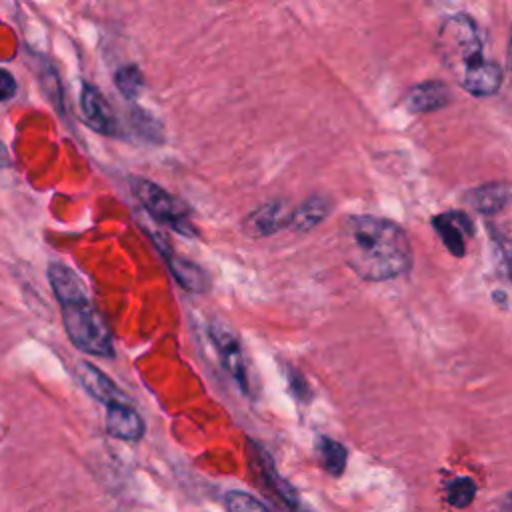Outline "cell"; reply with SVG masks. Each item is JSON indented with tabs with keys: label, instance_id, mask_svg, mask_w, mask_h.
I'll return each mask as SVG.
<instances>
[{
	"label": "cell",
	"instance_id": "cell-9",
	"mask_svg": "<svg viewBox=\"0 0 512 512\" xmlns=\"http://www.w3.org/2000/svg\"><path fill=\"white\" fill-rule=\"evenodd\" d=\"M74 374L78 378V382L82 384V388L98 402H102L104 406L114 404V402H132L122 390L120 386L108 376L104 374L98 366H94L88 360H82L74 366Z\"/></svg>",
	"mask_w": 512,
	"mask_h": 512
},
{
	"label": "cell",
	"instance_id": "cell-15",
	"mask_svg": "<svg viewBox=\"0 0 512 512\" xmlns=\"http://www.w3.org/2000/svg\"><path fill=\"white\" fill-rule=\"evenodd\" d=\"M330 208L332 204L326 196L312 194L296 210H292L290 228H294L296 232H308L326 220V216L330 214Z\"/></svg>",
	"mask_w": 512,
	"mask_h": 512
},
{
	"label": "cell",
	"instance_id": "cell-23",
	"mask_svg": "<svg viewBox=\"0 0 512 512\" xmlns=\"http://www.w3.org/2000/svg\"><path fill=\"white\" fill-rule=\"evenodd\" d=\"M10 164H12V160H10V152H8V148L4 146V142L0 140V170L8 168Z\"/></svg>",
	"mask_w": 512,
	"mask_h": 512
},
{
	"label": "cell",
	"instance_id": "cell-5",
	"mask_svg": "<svg viewBox=\"0 0 512 512\" xmlns=\"http://www.w3.org/2000/svg\"><path fill=\"white\" fill-rule=\"evenodd\" d=\"M248 462L258 478L264 494L280 512H314L302 502L294 486H290L278 472L266 450H262L256 442H248Z\"/></svg>",
	"mask_w": 512,
	"mask_h": 512
},
{
	"label": "cell",
	"instance_id": "cell-11",
	"mask_svg": "<svg viewBox=\"0 0 512 512\" xmlns=\"http://www.w3.org/2000/svg\"><path fill=\"white\" fill-rule=\"evenodd\" d=\"M106 432L112 438L138 442L146 434V424L132 402H114L106 406Z\"/></svg>",
	"mask_w": 512,
	"mask_h": 512
},
{
	"label": "cell",
	"instance_id": "cell-22",
	"mask_svg": "<svg viewBox=\"0 0 512 512\" xmlns=\"http://www.w3.org/2000/svg\"><path fill=\"white\" fill-rule=\"evenodd\" d=\"M16 90H18V84H16L14 76L8 70L0 68V102H6L10 98H14Z\"/></svg>",
	"mask_w": 512,
	"mask_h": 512
},
{
	"label": "cell",
	"instance_id": "cell-4",
	"mask_svg": "<svg viewBox=\"0 0 512 512\" xmlns=\"http://www.w3.org/2000/svg\"><path fill=\"white\" fill-rule=\"evenodd\" d=\"M130 188L136 196V200L142 204V208L160 224L168 226L170 230L182 234V236H196V228L190 220L188 208L168 190L158 186L152 180L146 178H130Z\"/></svg>",
	"mask_w": 512,
	"mask_h": 512
},
{
	"label": "cell",
	"instance_id": "cell-18",
	"mask_svg": "<svg viewBox=\"0 0 512 512\" xmlns=\"http://www.w3.org/2000/svg\"><path fill=\"white\" fill-rule=\"evenodd\" d=\"M114 86L126 100H136L144 88V74L138 64H122L114 72Z\"/></svg>",
	"mask_w": 512,
	"mask_h": 512
},
{
	"label": "cell",
	"instance_id": "cell-14",
	"mask_svg": "<svg viewBox=\"0 0 512 512\" xmlns=\"http://www.w3.org/2000/svg\"><path fill=\"white\" fill-rule=\"evenodd\" d=\"M466 202L480 214H498L512 202V184L488 182L476 186L466 194Z\"/></svg>",
	"mask_w": 512,
	"mask_h": 512
},
{
	"label": "cell",
	"instance_id": "cell-1",
	"mask_svg": "<svg viewBox=\"0 0 512 512\" xmlns=\"http://www.w3.org/2000/svg\"><path fill=\"white\" fill-rule=\"evenodd\" d=\"M344 252L348 266L364 280H390L412 264V250L404 230L386 218L350 216L344 224Z\"/></svg>",
	"mask_w": 512,
	"mask_h": 512
},
{
	"label": "cell",
	"instance_id": "cell-19",
	"mask_svg": "<svg viewBox=\"0 0 512 512\" xmlns=\"http://www.w3.org/2000/svg\"><path fill=\"white\" fill-rule=\"evenodd\" d=\"M224 504H226V512H270V508L262 504L258 498L240 490L226 492Z\"/></svg>",
	"mask_w": 512,
	"mask_h": 512
},
{
	"label": "cell",
	"instance_id": "cell-8",
	"mask_svg": "<svg viewBox=\"0 0 512 512\" xmlns=\"http://www.w3.org/2000/svg\"><path fill=\"white\" fill-rule=\"evenodd\" d=\"M154 242H156L160 254L164 256V262H166L170 274L174 276V280H176L184 290L194 292V294H206V292L210 290L212 282H210L208 272H206L202 266L190 262L188 258L178 256L176 252H172V248L166 246V242H164L162 238L154 236Z\"/></svg>",
	"mask_w": 512,
	"mask_h": 512
},
{
	"label": "cell",
	"instance_id": "cell-10",
	"mask_svg": "<svg viewBox=\"0 0 512 512\" xmlns=\"http://www.w3.org/2000/svg\"><path fill=\"white\" fill-rule=\"evenodd\" d=\"M292 212L288 210L286 202L282 200H270L258 206L254 212H250L244 220V232L254 238L272 236L280 232L282 228L290 226Z\"/></svg>",
	"mask_w": 512,
	"mask_h": 512
},
{
	"label": "cell",
	"instance_id": "cell-21",
	"mask_svg": "<svg viewBox=\"0 0 512 512\" xmlns=\"http://www.w3.org/2000/svg\"><path fill=\"white\" fill-rule=\"evenodd\" d=\"M490 234H492V240H494V244H496V248H498V254H500V258H502L504 270H506L508 278L512 280V240L506 238L500 230H494L492 226H490Z\"/></svg>",
	"mask_w": 512,
	"mask_h": 512
},
{
	"label": "cell",
	"instance_id": "cell-20",
	"mask_svg": "<svg viewBox=\"0 0 512 512\" xmlns=\"http://www.w3.org/2000/svg\"><path fill=\"white\" fill-rule=\"evenodd\" d=\"M474 496H476V484L466 476L452 480L446 488V498L456 508H466L474 500Z\"/></svg>",
	"mask_w": 512,
	"mask_h": 512
},
{
	"label": "cell",
	"instance_id": "cell-3",
	"mask_svg": "<svg viewBox=\"0 0 512 512\" xmlns=\"http://www.w3.org/2000/svg\"><path fill=\"white\" fill-rule=\"evenodd\" d=\"M436 50L446 68L462 82L482 68L490 58L484 54V42L478 24L468 14H454L438 30Z\"/></svg>",
	"mask_w": 512,
	"mask_h": 512
},
{
	"label": "cell",
	"instance_id": "cell-7",
	"mask_svg": "<svg viewBox=\"0 0 512 512\" xmlns=\"http://www.w3.org/2000/svg\"><path fill=\"white\" fill-rule=\"evenodd\" d=\"M80 112L84 122L98 134L104 136H118V118L114 114V108L104 98L98 86L90 82H82L80 90Z\"/></svg>",
	"mask_w": 512,
	"mask_h": 512
},
{
	"label": "cell",
	"instance_id": "cell-24",
	"mask_svg": "<svg viewBox=\"0 0 512 512\" xmlns=\"http://www.w3.org/2000/svg\"><path fill=\"white\" fill-rule=\"evenodd\" d=\"M506 70H508V78L512 82V28H510V42H508V54H506Z\"/></svg>",
	"mask_w": 512,
	"mask_h": 512
},
{
	"label": "cell",
	"instance_id": "cell-25",
	"mask_svg": "<svg viewBox=\"0 0 512 512\" xmlns=\"http://www.w3.org/2000/svg\"><path fill=\"white\" fill-rule=\"evenodd\" d=\"M502 506H504V510H506V512H512V492L504 496V502H502Z\"/></svg>",
	"mask_w": 512,
	"mask_h": 512
},
{
	"label": "cell",
	"instance_id": "cell-16",
	"mask_svg": "<svg viewBox=\"0 0 512 512\" xmlns=\"http://www.w3.org/2000/svg\"><path fill=\"white\" fill-rule=\"evenodd\" d=\"M128 122L132 132L150 144H162L164 142V128L158 122L156 116H152L148 110L140 106H130L128 108Z\"/></svg>",
	"mask_w": 512,
	"mask_h": 512
},
{
	"label": "cell",
	"instance_id": "cell-2",
	"mask_svg": "<svg viewBox=\"0 0 512 512\" xmlns=\"http://www.w3.org/2000/svg\"><path fill=\"white\" fill-rule=\"evenodd\" d=\"M48 282L62 310V324L70 342L84 354L98 358L114 356L112 332L96 306L90 300V294L80 280V276L60 264L52 262L48 266Z\"/></svg>",
	"mask_w": 512,
	"mask_h": 512
},
{
	"label": "cell",
	"instance_id": "cell-6",
	"mask_svg": "<svg viewBox=\"0 0 512 512\" xmlns=\"http://www.w3.org/2000/svg\"><path fill=\"white\" fill-rule=\"evenodd\" d=\"M208 338L218 354L220 366L224 368V372L230 376V380L238 386V390L246 396L252 394V384H250V372H248V362H246V354L242 350V344L236 336V332L220 322L214 320L208 326Z\"/></svg>",
	"mask_w": 512,
	"mask_h": 512
},
{
	"label": "cell",
	"instance_id": "cell-17",
	"mask_svg": "<svg viewBox=\"0 0 512 512\" xmlns=\"http://www.w3.org/2000/svg\"><path fill=\"white\" fill-rule=\"evenodd\" d=\"M318 454H320V462L324 466V470L332 476H340L346 468L348 462V452L346 448L332 438H318Z\"/></svg>",
	"mask_w": 512,
	"mask_h": 512
},
{
	"label": "cell",
	"instance_id": "cell-12",
	"mask_svg": "<svg viewBox=\"0 0 512 512\" xmlns=\"http://www.w3.org/2000/svg\"><path fill=\"white\" fill-rule=\"evenodd\" d=\"M448 102H450V88L440 80H426L422 84H416L402 98L404 108L414 114L436 112L444 108Z\"/></svg>",
	"mask_w": 512,
	"mask_h": 512
},
{
	"label": "cell",
	"instance_id": "cell-13",
	"mask_svg": "<svg viewBox=\"0 0 512 512\" xmlns=\"http://www.w3.org/2000/svg\"><path fill=\"white\" fill-rule=\"evenodd\" d=\"M432 224H434L438 236L442 238L444 246L454 256H464V252H466L464 238L472 234L470 218L462 212H446V214H438L432 220Z\"/></svg>",
	"mask_w": 512,
	"mask_h": 512
}]
</instances>
